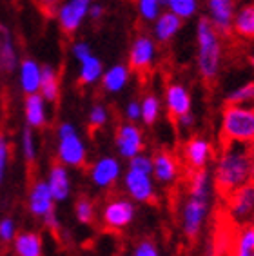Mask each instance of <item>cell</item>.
<instances>
[{"instance_id":"cell-16","label":"cell","mask_w":254,"mask_h":256,"mask_svg":"<svg viewBox=\"0 0 254 256\" xmlns=\"http://www.w3.org/2000/svg\"><path fill=\"white\" fill-rule=\"evenodd\" d=\"M48 186H49L51 194H53L54 202H64V200L69 196L71 184H69L68 169H66V166L60 164L58 160H56V162L51 166V169H49Z\"/></svg>"},{"instance_id":"cell-41","label":"cell","mask_w":254,"mask_h":256,"mask_svg":"<svg viewBox=\"0 0 254 256\" xmlns=\"http://www.w3.org/2000/svg\"><path fill=\"white\" fill-rule=\"evenodd\" d=\"M142 114V106L138 102H131L129 106H127V116L131 120H136L138 116Z\"/></svg>"},{"instance_id":"cell-38","label":"cell","mask_w":254,"mask_h":256,"mask_svg":"<svg viewBox=\"0 0 254 256\" xmlns=\"http://www.w3.org/2000/svg\"><path fill=\"white\" fill-rule=\"evenodd\" d=\"M131 169L132 171L144 172V174H149L152 171V164L149 158H146L144 154H136V156L131 158Z\"/></svg>"},{"instance_id":"cell-22","label":"cell","mask_w":254,"mask_h":256,"mask_svg":"<svg viewBox=\"0 0 254 256\" xmlns=\"http://www.w3.org/2000/svg\"><path fill=\"white\" fill-rule=\"evenodd\" d=\"M13 251L16 256H42V236L33 231L20 232L13 240Z\"/></svg>"},{"instance_id":"cell-6","label":"cell","mask_w":254,"mask_h":256,"mask_svg":"<svg viewBox=\"0 0 254 256\" xmlns=\"http://www.w3.org/2000/svg\"><path fill=\"white\" fill-rule=\"evenodd\" d=\"M89 8H91V0H68V2H62L58 13H56L60 30L68 36L76 33L82 20L88 16Z\"/></svg>"},{"instance_id":"cell-21","label":"cell","mask_w":254,"mask_h":256,"mask_svg":"<svg viewBox=\"0 0 254 256\" xmlns=\"http://www.w3.org/2000/svg\"><path fill=\"white\" fill-rule=\"evenodd\" d=\"M229 256H254V226L240 227L229 246Z\"/></svg>"},{"instance_id":"cell-3","label":"cell","mask_w":254,"mask_h":256,"mask_svg":"<svg viewBox=\"0 0 254 256\" xmlns=\"http://www.w3.org/2000/svg\"><path fill=\"white\" fill-rule=\"evenodd\" d=\"M220 142L254 144V108L227 104L222 113Z\"/></svg>"},{"instance_id":"cell-4","label":"cell","mask_w":254,"mask_h":256,"mask_svg":"<svg viewBox=\"0 0 254 256\" xmlns=\"http://www.w3.org/2000/svg\"><path fill=\"white\" fill-rule=\"evenodd\" d=\"M225 204V220L236 229L245 226H254V182H247L236 189Z\"/></svg>"},{"instance_id":"cell-43","label":"cell","mask_w":254,"mask_h":256,"mask_svg":"<svg viewBox=\"0 0 254 256\" xmlns=\"http://www.w3.org/2000/svg\"><path fill=\"white\" fill-rule=\"evenodd\" d=\"M250 182H254V144H252V153H250Z\"/></svg>"},{"instance_id":"cell-2","label":"cell","mask_w":254,"mask_h":256,"mask_svg":"<svg viewBox=\"0 0 254 256\" xmlns=\"http://www.w3.org/2000/svg\"><path fill=\"white\" fill-rule=\"evenodd\" d=\"M222 46L214 24L207 16H202L198 22V68L204 82L210 86L216 80L220 68Z\"/></svg>"},{"instance_id":"cell-19","label":"cell","mask_w":254,"mask_h":256,"mask_svg":"<svg viewBox=\"0 0 254 256\" xmlns=\"http://www.w3.org/2000/svg\"><path fill=\"white\" fill-rule=\"evenodd\" d=\"M154 172H156V178L160 182H172L178 174V168H180V160L171 153V151H166V149H160L156 154H154Z\"/></svg>"},{"instance_id":"cell-39","label":"cell","mask_w":254,"mask_h":256,"mask_svg":"<svg viewBox=\"0 0 254 256\" xmlns=\"http://www.w3.org/2000/svg\"><path fill=\"white\" fill-rule=\"evenodd\" d=\"M73 54H74V58H76V60L84 62V60H88L89 56H91V50H89L88 44H84V42H78V44L73 46Z\"/></svg>"},{"instance_id":"cell-40","label":"cell","mask_w":254,"mask_h":256,"mask_svg":"<svg viewBox=\"0 0 254 256\" xmlns=\"http://www.w3.org/2000/svg\"><path fill=\"white\" fill-rule=\"evenodd\" d=\"M134 256H158L156 249H154V246H152L151 242H140V246L136 247V252H134Z\"/></svg>"},{"instance_id":"cell-30","label":"cell","mask_w":254,"mask_h":256,"mask_svg":"<svg viewBox=\"0 0 254 256\" xmlns=\"http://www.w3.org/2000/svg\"><path fill=\"white\" fill-rule=\"evenodd\" d=\"M227 104H234V106H245V104H254V84L244 86V88L236 89L234 93L227 96Z\"/></svg>"},{"instance_id":"cell-33","label":"cell","mask_w":254,"mask_h":256,"mask_svg":"<svg viewBox=\"0 0 254 256\" xmlns=\"http://www.w3.org/2000/svg\"><path fill=\"white\" fill-rule=\"evenodd\" d=\"M11 149H10V140L4 133H0V184L4 182L6 171H8V164H10Z\"/></svg>"},{"instance_id":"cell-24","label":"cell","mask_w":254,"mask_h":256,"mask_svg":"<svg viewBox=\"0 0 254 256\" xmlns=\"http://www.w3.org/2000/svg\"><path fill=\"white\" fill-rule=\"evenodd\" d=\"M182 28V18L180 16H176L174 13H164V15L158 18V24H156V38L160 42H167V40H171L178 30Z\"/></svg>"},{"instance_id":"cell-34","label":"cell","mask_w":254,"mask_h":256,"mask_svg":"<svg viewBox=\"0 0 254 256\" xmlns=\"http://www.w3.org/2000/svg\"><path fill=\"white\" fill-rule=\"evenodd\" d=\"M108 120V111L104 106L96 104L93 109H91V114H89V129L91 131H98V129L104 128V124Z\"/></svg>"},{"instance_id":"cell-27","label":"cell","mask_w":254,"mask_h":256,"mask_svg":"<svg viewBox=\"0 0 254 256\" xmlns=\"http://www.w3.org/2000/svg\"><path fill=\"white\" fill-rule=\"evenodd\" d=\"M80 76H78V84L80 86H88L93 84L94 80L102 74V62L96 58V56H89L88 60L80 62Z\"/></svg>"},{"instance_id":"cell-45","label":"cell","mask_w":254,"mask_h":256,"mask_svg":"<svg viewBox=\"0 0 254 256\" xmlns=\"http://www.w3.org/2000/svg\"><path fill=\"white\" fill-rule=\"evenodd\" d=\"M160 4H167V0H160Z\"/></svg>"},{"instance_id":"cell-28","label":"cell","mask_w":254,"mask_h":256,"mask_svg":"<svg viewBox=\"0 0 254 256\" xmlns=\"http://www.w3.org/2000/svg\"><path fill=\"white\" fill-rule=\"evenodd\" d=\"M74 212H76V218H78L80 224H93L94 222V204L91 198L88 196H80L76 200V206H74Z\"/></svg>"},{"instance_id":"cell-5","label":"cell","mask_w":254,"mask_h":256,"mask_svg":"<svg viewBox=\"0 0 254 256\" xmlns=\"http://www.w3.org/2000/svg\"><path fill=\"white\" fill-rule=\"evenodd\" d=\"M58 162L69 168H84L86 148L71 124H62L58 128Z\"/></svg>"},{"instance_id":"cell-18","label":"cell","mask_w":254,"mask_h":256,"mask_svg":"<svg viewBox=\"0 0 254 256\" xmlns=\"http://www.w3.org/2000/svg\"><path fill=\"white\" fill-rule=\"evenodd\" d=\"M24 113H26L28 128L31 129L44 128L46 122H48V116H46V100L40 96V93H33L26 96Z\"/></svg>"},{"instance_id":"cell-1","label":"cell","mask_w":254,"mask_h":256,"mask_svg":"<svg viewBox=\"0 0 254 256\" xmlns=\"http://www.w3.org/2000/svg\"><path fill=\"white\" fill-rule=\"evenodd\" d=\"M222 146V154L216 164L214 188L220 200L224 202L236 189L250 182V153L252 144L225 142Z\"/></svg>"},{"instance_id":"cell-23","label":"cell","mask_w":254,"mask_h":256,"mask_svg":"<svg viewBox=\"0 0 254 256\" xmlns=\"http://www.w3.org/2000/svg\"><path fill=\"white\" fill-rule=\"evenodd\" d=\"M40 96L46 102H56L60 96V82L58 74L51 66H42V76H40Z\"/></svg>"},{"instance_id":"cell-9","label":"cell","mask_w":254,"mask_h":256,"mask_svg":"<svg viewBox=\"0 0 254 256\" xmlns=\"http://www.w3.org/2000/svg\"><path fill=\"white\" fill-rule=\"evenodd\" d=\"M134 216V209H132L131 202H127L124 198H116V200H111L108 206L104 207V224L108 229L111 231H118V229H124L126 226H129Z\"/></svg>"},{"instance_id":"cell-7","label":"cell","mask_w":254,"mask_h":256,"mask_svg":"<svg viewBox=\"0 0 254 256\" xmlns=\"http://www.w3.org/2000/svg\"><path fill=\"white\" fill-rule=\"evenodd\" d=\"M214 154V149L210 148V144L200 136H192L184 144L182 151V162L186 164L187 172L198 171L206 168L207 160Z\"/></svg>"},{"instance_id":"cell-17","label":"cell","mask_w":254,"mask_h":256,"mask_svg":"<svg viewBox=\"0 0 254 256\" xmlns=\"http://www.w3.org/2000/svg\"><path fill=\"white\" fill-rule=\"evenodd\" d=\"M40 76H42V66H38L33 58H24L18 64V80L20 88L26 94L38 93Z\"/></svg>"},{"instance_id":"cell-14","label":"cell","mask_w":254,"mask_h":256,"mask_svg":"<svg viewBox=\"0 0 254 256\" xmlns=\"http://www.w3.org/2000/svg\"><path fill=\"white\" fill-rule=\"evenodd\" d=\"M207 2L212 15L210 22L214 24L216 31L224 36H229L232 16H234V0H207Z\"/></svg>"},{"instance_id":"cell-15","label":"cell","mask_w":254,"mask_h":256,"mask_svg":"<svg viewBox=\"0 0 254 256\" xmlns=\"http://www.w3.org/2000/svg\"><path fill=\"white\" fill-rule=\"evenodd\" d=\"M126 188L129 191L134 200L138 202H149V204H156V196L152 192L151 180H149V174H144V172L138 171H129L126 176Z\"/></svg>"},{"instance_id":"cell-44","label":"cell","mask_w":254,"mask_h":256,"mask_svg":"<svg viewBox=\"0 0 254 256\" xmlns=\"http://www.w3.org/2000/svg\"><path fill=\"white\" fill-rule=\"evenodd\" d=\"M250 64H252V66H254V56H250Z\"/></svg>"},{"instance_id":"cell-31","label":"cell","mask_w":254,"mask_h":256,"mask_svg":"<svg viewBox=\"0 0 254 256\" xmlns=\"http://www.w3.org/2000/svg\"><path fill=\"white\" fill-rule=\"evenodd\" d=\"M167 6L171 8V13L180 18L194 15L196 11V0H167Z\"/></svg>"},{"instance_id":"cell-26","label":"cell","mask_w":254,"mask_h":256,"mask_svg":"<svg viewBox=\"0 0 254 256\" xmlns=\"http://www.w3.org/2000/svg\"><path fill=\"white\" fill-rule=\"evenodd\" d=\"M127 76H129V71H127L124 66H114V68H111L108 73L104 74V80H102L104 89H106V91H111V93L120 91V89L126 86Z\"/></svg>"},{"instance_id":"cell-36","label":"cell","mask_w":254,"mask_h":256,"mask_svg":"<svg viewBox=\"0 0 254 256\" xmlns=\"http://www.w3.org/2000/svg\"><path fill=\"white\" fill-rule=\"evenodd\" d=\"M158 8H160V0H138V10L146 20L156 18Z\"/></svg>"},{"instance_id":"cell-11","label":"cell","mask_w":254,"mask_h":256,"mask_svg":"<svg viewBox=\"0 0 254 256\" xmlns=\"http://www.w3.org/2000/svg\"><path fill=\"white\" fill-rule=\"evenodd\" d=\"M28 206H30L31 214L36 218H44L46 214L54 211V200H53L51 191H49L48 182L36 180L34 184H31L30 196H28Z\"/></svg>"},{"instance_id":"cell-42","label":"cell","mask_w":254,"mask_h":256,"mask_svg":"<svg viewBox=\"0 0 254 256\" xmlns=\"http://www.w3.org/2000/svg\"><path fill=\"white\" fill-rule=\"evenodd\" d=\"M88 15L91 16L93 20H98L100 16L104 15V8H102V6H96V4L91 6V8H89V13H88Z\"/></svg>"},{"instance_id":"cell-13","label":"cell","mask_w":254,"mask_h":256,"mask_svg":"<svg viewBox=\"0 0 254 256\" xmlns=\"http://www.w3.org/2000/svg\"><path fill=\"white\" fill-rule=\"evenodd\" d=\"M18 68V53H16L13 34L10 28L0 22V73L11 74Z\"/></svg>"},{"instance_id":"cell-25","label":"cell","mask_w":254,"mask_h":256,"mask_svg":"<svg viewBox=\"0 0 254 256\" xmlns=\"http://www.w3.org/2000/svg\"><path fill=\"white\" fill-rule=\"evenodd\" d=\"M234 31L247 40H254V4L242 8L234 18Z\"/></svg>"},{"instance_id":"cell-12","label":"cell","mask_w":254,"mask_h":256,"mask_svg":"<svg viewBox=\"0 0 254 256\" xmlns=\"http://www.w3.org/2000/svg\"><path fill=\"white\" fill-rule=\"evenodd\" d=\"M114 140H116V146L120 149L122 156L126 158H132L140 154V151L144 148L142 134H140V131L132 124H118Z\"/></svg>"},{"instance_id":"cell-29","label":"cell","mask_w":254,"mask_h":256,"mask_svg":"<svg viewBox=\"0 0 254 256\" xmlns=\"http://www.w3.org/2000/svg\"><path fill=\"white\" fill-rule=\"evenodd\" d=\"M20 142H22V154H24V160L28 164H33L34 158H36V142H34L33 129L26 128L24 131H22Z\"/></svg>"},{"instance_id":"cell-32","label":"cell","mask_w":254,"mask_h":256,"mask_svg":"<svg viewBox=\"0 0 254 256\" xmlns=\"http://www.w3.org/2000/svg\"><path fill=\"white\" fill-rule=\"evenodd\" d=\"M158 109H160V102L154 94H147L146 100L142 104V118L147 126H152L158 116Z\"/></svg>"},{"instance_id":"cell-35","label":"cell","mask_w":254,"mask_h":256,"mask_svg":"<svg viewBox=\"0 0 254 256\" xmlns=\"http://www.w3.org/2000/svg\"><path fill=\"white\" fill-rule=\"evenodd\" d=\"M16 236V226L13 218H2L0 220V242L2 244H11Z\"/></svg>"},{"instance_id":"cell-20","label":"cell","mask_w":254,"mask_h":256,"mask_svg":"<svg viewBox=\"0 0 254 256\" xmlns=\"http://www.w3.org/2000/svg\"><path fill=\"white\" fill-rule=\"evenodd\" d=\"M118 172H120V168L114 158H102L91 169V178L98 188H109L116 182Z\"/></svg>"},{"instance_id":"cell-37","label":"cell","mask_w":254,"mask_h":256,"mask_svg":"<svg viewBox=\"0 0 254 256\" xmlns=\"http://www.w3.org/2000/svg\"><path fill=\"white\" fill-rule=\"evenodd\" d=\"M34 4L46 16H56L60 6H62V0H34Z\"/></svg>"},{"instance_id":"cell-10","label":"cell","mask_w":254,"mask_h":256,"mask_svg":"<svg viewBox=\"0 0 254 256\" xmlns=\"http://www.w3.org/2000/svg\"><path fill=\"white\" fill-rule=\"evenodd\" d=\"M166 102H167V113H169V120H171L172 128L180 126V120L189 114L190 109V98L186 88L174 84L169 86L166 91Z\"/></svg>"},{"instance_id":"cell-8","label":"cell","mask_w":254,"mask_h":256,"mask_svg":"<svg viewBox=\"0 0 254 256\" xmlns=\"http://www.w3.org/2000/svg\"><path fill=\"white\" fill-rule=\"evenodd\" d=\"M152 54H154V48H152L151 40L147 36H138L131 48L129 68L140 76V80H146V74H149V71H151Z\"/></svg>"}]
</instances>
